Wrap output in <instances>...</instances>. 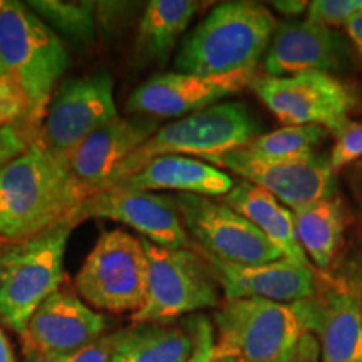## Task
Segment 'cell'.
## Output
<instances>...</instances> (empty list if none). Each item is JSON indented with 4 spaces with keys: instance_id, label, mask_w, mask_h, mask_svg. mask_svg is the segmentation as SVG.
Returning a JSON list of instances; mask_svg holds the SVG:
<instances>
[{
    "instance_id": "cell-13",
    "label": "cell",
    "mask_w": 362,
    "mask_h": 362,
    "mask_svg": "<svg viewBox=\"0 0 362 362\" xmlns=\"http://www.w3.org/2000/svg\"><path fill=\"white\" fill-rule=\"evenodd\" d=\"M305 332L320 346V362H362L361 292L344 280L317 277L314 296L296 302Z\"/></svg>"
},
{
    "instance_id": "cell-21",
    "label": "cell",
    "mask_w": 362,
    "mask_h": 362,
    "mask_svg": "<svg viewBox=\"0 0 362 362\" xmlns=\"http://www.w3.org/2000/svg\"><path fill=\"white\" fill-rule=\"evenodd\" d=\"M223 203L257 226L275 247L282 252L284 259L296 264L312 267L309 257L297 240L293 214L288 211L274 194L257 185L242 180L223 197Z\"/></svg>"
},
{
    "instance_id": "cell-12",
    "label": "cell",
    "mask_w": 362,
    "mask_h": 362,
    "mask_svg": "<svg viewBox=\"0 0 362 362\" xmlns=\"http://www.w3.org/2000/svg\"><path fill=\"white\" fill-rule=\"evenodd\" d=\"M86 220H112L128 225L141 238L168 248H188L189 240L175 197L121 187L89 194L67 221L76 226Z\"/></svg>"
},
{
    "instance_id": "cell-35",
    "label": "cell",
    "mask_w": 362,
    "mask_h": 362,
    "mask_svg": "<svg viewBox=\"0 0 362 362\" xmlns=\"http://www.w3.org/2000/svg\"><path fill=\"white\" fill-rule=\"evenodd\" d=\"M346 29H347V35H349L351 42L356 45V49L362 56V12L357 13L354 19L346 25Z\"/></svg>"
},
{
    "instance_id": "cell-30",
    "label": "cell",
    "mask_w": 362,
    "mask_h": 362,
    "mask_svg": "<svg viewBox=\"0 0 362 362\" xmlns=\"http://www.w3.org/2000/svg\"><path fill=\"white\" fill-rule=\"evenodd\" d=\"M37 128L29 123H22L0 131V168L8 161L25 151L37 138Z\"/></svg>"
},
{
    "instance_id": "cell-25",
    "label": "cell",
    "mask_w": 362,
    "mask_h": 362,
    "mask_svg": "<svg viewBox=\"0 0 362 362\" xmlns=\"http://www.w3.org/2000/svg\"><path fill=\"white\" fill-rule=\"evenodd\" d=\"M329 131L320 126H285L260 134L237 151L253 161H296L315 155V149L327 138Z\"/></svg>"
},
{
    "instance_id": "cell-8",
    "label": "cell",
    "mask_w": 362,
    "mask_h": 362,
    "mask_svg": "<svg viewBox=\"0 0 362 362\" xmlns=\"http://www.w3.org/2000/svg\"><path fill=\"white\" fill-rule=\"evenodd\" d=\"M215 349L243 362H274L305 332L293 304L226 298L214 314Z\"/></svg>"
},
{
    "instance_id": "cell-22",
    "label": "cell",
    "mask_w": 362,
    "mask_h": 362,
    "mask_svg": "<svg viewBox=\"0 0 362 362\" xmlns=\"http://www.w3.org/2000/svg\"><path fill=\"white\" fill-rule=\"evenodd\" d=\"M203 315L183 322L144 324L123 332L116 362H189L200 341Z\"/></svg>"
},
{
    "instance_id": "cell-34",
    "label": "cell",
    "mask_w": 362,
    "mask_h": 362,
    "mask_svg": "<svg viewBox=\"0 0 362 362\" xmlns=\"http://www.w3.org/2000/svg\"><path fill=\"white\" fill-rule=\"evenodd\" d=\"M309 4L310 2H305V0H277V2H272V7L284 16L296 17L309 11Z\"/></svg>"
},
{
    "instance_id": "cell-38",
    "label": "cell",
    "mask_w": 362,
    "mask_h": 362,
    "mask_svg": "<svg viewBox=\"0 0 362 362\" xmlns=\"http://www.w3.org/2000/svg\"><path fill=\"white\" fill-rule=\"evenodd\" d=\"M206 362H243V361L237 359V357H230V356L218 354V352H216V349H215L214 354H211V357Z\"/></svg>"
},
{
    "instance_id": "cell-6",
    "label": "cell",
    "mask_w": 362,
    "mask_h": 362,
    "mask_svg": "<svg viewBox=\"0 0 362 362\" xmlns=\"http://www.w3.org/2000/svg\"><path fill=\"white\" fill-rule=\"evenodd\" d=\"M141 240L148 257V292L133 324H166L218 305L220 284L200 252Z\"/></svg>"
},
{
    "instance_id": "cell-19",
    "label": "cell",
    "mask_w": 362,
    "mask_h": 362,
    "mask_svg": "<svg viewBox=\"0 0 362 362\" xmlns=\"http://www.w3.org/2000/svg\"><path fill=\"white\" fill-rule=\"evenodd\" d=\"M226 298H264L296 304L314 296L317 275L312 267L280 259L269 264L232 265L208 259Z\"/></svg>"
},
{
    "instance_id": "cell-27",
    "label": "cell",
    "mask_w": 362,
    "mask_h": 362,
    "mask_svg": "<svg viewBox=\"0 0 362 362\" xmlns=\"http://www.w3.org/2000/svg\"><path fill=\"white\" fill-rule=\"evenodd\" d=\"M29 123L40 128L34 119L29 94L11 72L0 76V131L12 126Z\"/></svg>"
},
{
    "instance_id": "cell-2",
    "label": "cell",
    "mask_w": 362,
    "mask_h": 362,
    "mask_svg": "<svg viewBox=\"0 0 362 362\" xmlns=\"http://www.w3.org/2000/svg\"><path fill=\"white\" fill-rule=\"evenodd\" d=\"M275 29L277 19L262 4H218L181 42L175 69L198 76L255 74Z\"/></svg>"
},
{
    "instance_id": "cell-3",
    "label": "cell",
    "mask_w": 362,
    "mask_h": 362,
    "mask_svg": "<svg viewBox=\"0 0 362 362\" xmlns=\"http://www.w3.org/2000/svg\"><path fill=\"white\" fill-rule=\"evenodd\" d=\"M259 131L260 126L245 104L218 103L158 129L115 171L104 188L116 187L160 156L205 160L221 156L245 146L259 136Z\"/></svg>"
},
{
    "instance_id": "cell-11",
    "label": "cell",
    "mask_w": 362,
    "mask_h": 362,
    "mask_svg": "<svg viewBox=\"0 0 362 362\" xmlns=\"http://www.w3.org/2000/svg\"><path fill=\"white\" fill-rule=\"evenodd\" d=\"M116 117L115 81L110 72L72 78L51 98L34 143L66 158L89 134Z\"/></svg>"
},
{
    "instance_id": "cell-17",
    "label": "cell",
    "mask_w": 362,
    "mask_h": 362,
    "mask_svg": "<svg viewBox=\"0 0 362 362\" xmlns=\"http://www.w3.org/2000/svg\"><path fill=\"white\" fill-rule=\"evenodd\" d=\"M106 319L69 292L57 291L35 310L22 334L24 352L72 357L104 336Z\"/></svg>"
},
{
    "instance_id": "cell-15",
    "label": "cell",
    "mask_w": 362,
    "mask_h": 362,
    "mask_svg": "<svg viewBox=\"0 0 362 362\" xmlns=\"http://www.w3.org/2000/svg\"><path fill=\"white\" fill-rule=\"evenodd\" d=\"M206 161L216 168L233 171L242 180L274 194L292 210L334 197L336 189V178L327 156L314 155L305 160L269 163L248 160L233 149Z\"/></svg>"
},
{
    "instance_id": "cell-26",
    "label": "cell",
    "mask_w": 362,
    "mask_h": 362,
    "mask_svg": "<svg viewBox=\"0 0 362 362\" xmlns=\"http://www.w3.org/2000/svg\"><path fill=\"white\" fill-rule=\"evenodd\" d=\"M33 11L57 35L76 45H90L96 39L98 2L88 0H30Z\"/></svg>"
},
{
    "instance_id": "cell-36",
    "label": "cell",
    "mask_w": 362,
    "mask_h": 362,
    "mask_svg": "<svg viewBox=\"0 0 362 362\" xmlns=\"http://www.w3.org/2000/svg\"><path fill=\"white\" fill-rule=\"evenodd\" d=\"M24 362H69L71 357H56V356H45L39 352H24Z\"/></svg>"
},
{
    "instance_id": "cell-20",
    "label": "cell",
    "mask_w": 362,
    "mask_h": 362,
    "mask_svg": "<svg viewBox=\"0 0 362 362\" xmlns=\"http://www.w3.org/2000/svg\"><path fill=\"white\" fill-rule=\"evenodd\" d=\"M233 185L232 176L210 163L188 156H160L148 161L138 173L131 175L116 187L141 192L173 189L178 193L214 198L225 197Z\"/></svg>"
},
{
    "instance_id": "cell-23",
    "label": "cell",
    "mask_w": 362,
    "mask_h": 362,
    "mask_svg": "<svg viewBox=\"0 0 362 362\" xmlns=\"http://www.w3.org/2000/svg\"><path fill=\"white\" fill-rule=\"evenodd\" d=\"M297 240L305 255L319 270H327L341 248L344 206L336 197L324 198L310 205L292 210Z\"/></svg>"
},
{
    "instance_id": "cell-4",
    "label": "cell",
    "mask_w": 362,
    "mask_h": 362,
    "mask_svg": "<svg viewBox=\"0 0 362 362\" xmlns=\"http://www.w3.org/2000/svg\"><path fill=\"white\" fill-rule=\"evenodd\" d=\"M72 228L67 220L59 221L0 253V317L21 336L35 310L62 282Z\"/></svg>"
},
{
    "instance_id": "cell-9",
    "label": "cell",
    "mask_w": 362,
    "mask_h": 362,
    "mask_svg": "<svg viewBox=\"0 0 362 362\" xmlns=\"http://www.w3.org/2000/svg\"><path fill=\"white\" fill-rule=\"evenodd\" d=\"M253 90L285 126H320L334 136L351 123L359 98L352 86L330 72L253 81Z\"/></svg>"
},
{
    "instance_id": "cell-37",
    "label": "cell",
    "mask_w": 362,
    "mask_h": 362,
    "mask_svg": "<svg viewBox=\"0 0 362 362\" xmlns=\"http://www.w3.org/2000/svg\"><path fill=\"white\" fill-rule=\"evenodd\" d=\"M0 362H16L11 349V344H8L6 336H4L2 330H0Z\"/></svg>"
},
{
    "instance_id": "cell-1",
    "label": "cell",
    "mask_w": 362,
    "mask_h": 362,
    "mask_svg": "<svg viewBox=\"0 0 362 362\" xmlns=\"http://www.w3.org/2000/svg\"><path fill=\"white\" fill-rule=\"evenodd\" d=\"M86 198L64 158L33 143L0 168V235L33 238L67 220Z\"/></svg>"
},
{
    "instance_id": "cell-33",
    "label": "cell",
    "mask_w": 362,
    "mask_h": 362,
    "mask_svg": "<svg viewBox=\"0 0 362 362\" xmlns=\"http://www.w3.org/2000/svg\"><path fill=\"white\" fill-rule=\"evenodd\" d=\"M215 351V330L210 320L203 315L202 330H200V341H198V347L194 356L189 362H206L210 359Z\"/></svg>"
},
{
    "instance_id": "cell-5",
    "label": "cell",
    "mask_w": 362,
    "mask_h": 362,
    "mask_svg": "<svg viewBox=\"0 0 362 362\" xmlns=\"http://www.w3.org/2000/svg\"><path fill=\"white\" fill-rule=\"evenodd\" d=\"M0 59L7 72L24 86L40 126L52 90L69 67L61 35L27 4L0 0Z\"/></svg>"
},
{
    "instance_id": "cell-39",
    "label": "cell",
    "mask_w": 362,
    "mask_h": 362,
    "mask_svg": "<svg viewBox=\"0 0 362 362\" xmlns=\"http://www.w3.org/2000/svg\"><path fill=\"white\" fill-rule=\"evenodd\" d=\"M7 72V69H6V66H4V62H2V59H0V76H4Z\"/></svg>"
},
{
    "instance_id": "cell-10",
    "label": "cell",
    "mask_w": 362,
    "mask_h": 362,
    "mask_svg": "<svg viewBox=\"0 0 362 362\" xmlns=\"http://www.w3.org/2000/svg\"><path fill=\"white\" fill-rule=\"evenodd\" d=\"M185 230L203 257L232 265L269 264L284 259L264 233L223 202L198 194L175 197Z\"/></svg>"
},
{
    "instance_id": "cell-7",
    "label": "cell",
    "mask_w": 362,
    "mask_h": 362,
    "mask_svg": "<svg viewBox=\"0 0 362 362\" xmlns=\"http://www.w3.org/2000/svg\"><path fill=\"white\" fill-rule=\"evenodd\" d=\"M76 288L94 309L136 314L148 292L143 240L121 228L103 232L76 275Z\"/></svg>"
},
{
    "instance_id": "cell-28",
    "label": "cell",
    "mask_w": 362,
    "mask_h": 362,
    "mask_svg": "<svg viewBox=\"0 0 362 362\" xmlns=\"http://www.w3.org/2000/svg\"><path fill=\"white\" fill-rule=\"evenodd\" d=\"M362 12V0H315L309 4L307 21L324 27L347 25Z\"/></svg>"
},
{
    "instance_id": "cell-14",
    "label": "cell",
    "mask_w": 362,
    "mask_h": 362,
    "mask_svg": "<svg viewBox=\"0 0 362 362\" xmlns=\"http://www.w3.org/2000/svg\"><path fill=\"white\" fill-rule=\"evenodd\" d=\"M255 74L198 76L187 72H165L144 81L126 101V111L151 119L185 117L218 104L253 84Z\"/></svg>"
},
{
    "instance_id": "cell-40",
    "label": "cell",
    "mask_w": 362,
    "mask_h": 362,
    "mask_svg": "<svg viewBox=\"0 0 362 362\" xmlns=\"http://www.w3.org/2000/svg\"><path fill=\"white\" fill-rule=\"evenodd\" d=\"M361 300H362V291H361Z\"/></svg>"
},
{
    "instance_id": "cell-32",
    "label": "cell",
    "mask_w": 362,
    "mask_h": 362,
    "mask_svg": "<svg viewBox=\"0 0 362 362\" xmlns=\"http://www.w3.org/2000/svg\"><path fill=\"white\" fill-rule=\"evenodd\" d=\"M274 362H320L319 341L310 332H304L291 349Z\"/></svg>"
},
{
    "instance_id": "cell-29",
    "label": "cell",
    "mask_w": 362,
    "mask_h": 362,
    "mask_svg": "<svg viewBox=\"0 0 362 362\" xmlns=\"http://www.w3.org/2000/svg\"><path fill=\"white\" fill-rule=\"evenodd\" d=\"M357 160H362V123L351 121L336 136V144L329 156L330 170L336 173Z\"/></svg>"
},
{
    "instance_id": "cell-31",
    "label": "cell",
    "mask_w": 362,
    "mask_h": 362,
    "mask_svg": "<svg viewBox=\"0 0 362 362\" xmlns=\"http://www.w3.org/2000/svg\"><path fill=\"white\" fill-rule=\"evenodd\" d=\"M123 332L124 330L104 334L98 341L89 344L78 354L72 356L69 362H116L117 351H119L121 341H123Z\"/></svg>"
},
{
    "instance_id": "cell-24",
    "label": "cell",
    "mask_w": 362,
    "mask_h": 362,
    "mask_svg": "<svg viewBox=\"0 0 362 362\" xmlns=\"http://www.w3.org/2000/svg\"><path fill=\"white\" fill-rule=\"evenodd\" d=\"M193 0H151L139 21L136 49L139 56L165 64L198 11Z\"/></svg>"
},
{
    "instance_id": "cell-16",
    "label": "cell",
    "mask_w": 362,
    "mask_h": 362,
    "mask_svg": "<svg viewBox=\"0 0 362 362\" xmlns=\"http://www.w3.org/2000/svg\"><path fill=\"white\" fill-rule=\"evenodd\" d=\"M158 129L160 123L151 117L117 116L64 158L69 173L89 197L106 187L115 171Z\"/></svg>"
},
{
    "instance_id": "cell-18",
    "label": "cell",
    "mask_w": 362,
    "mask_h": 362,
    "mask_svg": "<svg viewBox=\"0 0 362 362\" xmlns=\"http://www.w3.org/2000/svg\"><path fill=\"white\" fill-rule=\"evenodd\" d=\"M347 40L330 27L309 21H284L277 24L264 57L270 78H291L304 72H329L346 66Z\"/></svg>"
}]
</instances>
